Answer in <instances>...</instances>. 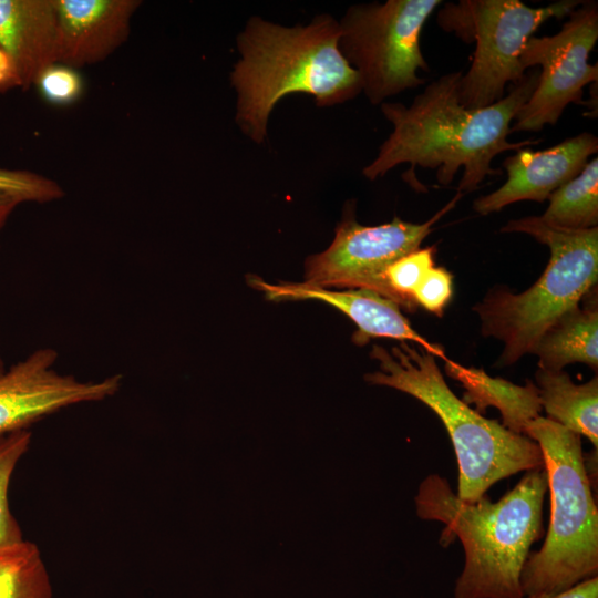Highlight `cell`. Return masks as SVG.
Returning <instances> with one entry per match:
<instances>
[{
  "label": "cell",
  "mask_w": 598,
  "mask_h": 598,
  "mask_svg": "<svg viewBox=\"0 0 598 598\" xmlns=\"http://www.w3.org/2000/svg\"><path fill=\"white\" fill-rule=\"evenodd\" d=\"M462 71L432 81L410 106L383 102L381 111L393 131L380 146L375 159L362 174L374 181L396 165L409 163L408 178L416 166L437 168V182L451 184L464 168L457 192L471 193L487 176L501 175L493 158L506 151L539 144L543 140L509 142L511 123L536 89L539 69L528 70L498 102L481 109H466L458 100Z\"/></svg>",
  "instance_id": "cell-1"
},
{
  "label": "cell",
  "mask_w": 598,
  "mask_h": 598,
  "mask_svg": "<svg viewBox=\"0 0 598 598\" xmlns=\"http://www.w3.org/2000/svg\"><path fill=\"white\" fill-rule=\"evenodd\" d=\"M548 489L544 467L527 471L499 501L458 498L439 474L426 476L414 497L416 515L445 525L440 543L460 539L465 553L454 598H525L520 574L532 545L543 534Z\"/></svg>",
  "instance_id": "cell-2"
},
{
  "label": "cell",
  "mask_w": 598,
  "mask_h": 598,
  "mask_svg": "<svg viewBox=\"0 0 598 598\" xmlns=\"http://www.w3.org/2000/svg\"><path fill=\"white\" fill-rule=\"evenodd\" d=\"M339 39V22L329 14L292 28L251 17L237 38L241 58L230 74L243 132L264 142L269 114L288 94L312 95L318 106L357 96L361 81L342 55Z\"/></svg>",
  "instance_id": "cell-3"
},
{
  "label": "cell",
  "mask_w": 598,
  "mask_h": 598,
  "mask_svg": "<svg viewBox=\"0 0 598 598\" xmlns=\"http://www.w3.org/2000/svg\"><path fill=\"white\" fill-rule=\"evenodd\" d=\"M371 357L380 370L365 374V381L408 393L441 419L457 460L460 499L475 503L498 481L544 467L535 441L471 409L452 392L434 355L423 348L401 341L388 352L374 344Z\"/></svg>",
  "instance_id": "cell-4"
},
{
  "label": "cell",
  "mask_w": 598,
  "mask_h": 598,
  "mask_svg": "<svg viewBox=\"0 0 598 598\" xmlns=\"http://www.w3.org/2000/svg\"><path fill=\"white\" fill-rule=\"evenodd\" d=\"M525 435L543 454L550 520L542 548L524 564L520 585L525 598L555 596L598 577V509L581 436L544 416L533 420Z\"/></svg>",
  "instance_id": "cell-5"
},
{
  "label": "cell",
  "mask_w": 598,
  "mask_h": 598,
  "mask_svg": "<svg viewBox=\"0 0 598 598\" xmlns=\"http://www.w3.org/2000/svg\"><path fill=\"white\" fill-rule=\"evenodd\" d=\"M501 231L527 234L550 251L547 267L530 288L513 293L497 287L473 308L483 336L504 343L497 364L511 365L533 353L542 336L597 287L598 227L561 229L528 216L509 220Z\"/></svg>",
  "instance_id": "cell-6"
},
{
  "label": "cell",
  "mask_w": 598,
  "mask_h": 598,
  "mask_svg": "<svg viewBox=\"0 0 598 598\" xmlns=\"http://www.w3.org/2000/svg\"><path fill=\"white\" fill-rule=\"evenodd\" d=\"M560 0L533 8L519 0H461L443 6L437 23L465 42H475L468 71L458 82V100L466 109L489 106L504 97L506 84H518L526 71L520 53L548 19H561L581 4Z\"/></svg>",
  "instance_id": "cell-7"
},
{
  "label": "cell",
  "mask_w": 598,
  "mask_h": 598,
  "mask_svg": "<svg viewBox=\"0 0 598 598\" xmlns=\"http://www.w3.org/2000/svg\"><path fill=\"white\" fill-rule=\"evenodd\" d=\"M441 4V0H388L348 8L339 22V49L372 104L425 83L417 75V70H430L420 37Z\"/></svg>",
  "instance_id": "cell-8"
},
{
  "label": "cell",
  "mask_w": 598,
  "mask_h": 598,
  "mask_svg": "<svg viewBox=\"0 0 598 598\" xmlns=\"http://www.w3.org/2000/svg\"><path fill=\"white\" fill-rule=\"evenodd\" d=\"M598 40V4L582 1L569 14L560 31L550 37H532L520 53L526 71L540 66L536 89L515 117L513 132H538L555 125L570 104L584 103V87L597 83L598 68L588 62Z\"/></svg>",
  "instance_id": "cell-9"
},
{
  "label": "cell",
  "mask_w": 598,
  "mask_h": 598,
  "mask_svg": "<svg viewBox=\"0 0 598 598\" xmlns=\"http://www.w3.org/2000/svg\"><path fill=\"white\" fill-rule=\"evenodd\" d=\"M462 196L457 192L422 224L394 217L386 224L364 226L355 220L352 208L347 209L329 248L307 259L305 283L322 288L369 289L393 300L385 280L386 269L399 258L419 249L436 221Z\"/></svg>",
  "instance_id": "cell-10"
},
{
  "label": "cell",
  "mask_w": 598,
  "mask_h": 598,
  "mask_svg": "<svg viewBox=\"0 0 598 598\" xmlns=\"http://www.w3.org/2000/svg\"><path fill=\"white\" fill-rule=\"evenodd\" d=\"M59 353L41 348L0 374V439L29 430L70 406L101 402L118 393L121 374L82 381L54 369Z\"/></svg>",
  "instance_id": "cell-11"
},
{
  "label": "cell",
  "mask_w": 598,
  "mask_h": 598,
  "mask_svg": "<svg viewBox=\"0 0 598 598\" xmlns=\"http://www.w3.org/2000/svg\"><path fill=\"white\" fill-rule=\"evenodd\" d=\"M597 152L598 138L588 132L542 151L519 148L502 162L507 181L493 193L476 198L473 208L481 215H487L520 200L543 203L558 187L576 177L589 156Z\"/></svg>",
  "instance_id": "cell-12"
},
{
  "label": "cell",
  "mask_w": 598,
  "mask_h": 598,
  "mask_svg": "<svg viewBox=\"0 0 598 598\" xmlns=\"http://www.w3.org/2000/svg\"><path fill=\"white\" fill-rule=\"evenodd\" d=\"M60 63L76 70L100 63L128 39L140 0H55Z\"/></svg>",
  "instance_id": "cell-13"
},
{
  "label": "cell",
  "mask_w": 598,
  "mask_h": 598,
  "mask_svg": "<svg viewBox=\"0 0 598 598\" xmlns=\"http://www.w3.org/2000/svg\"><path fill=\"white\" fill-rule=\"evenodd\" d=\"M252 285L262 290L269 299H315L336 307L358 326V331L352 337L358 344H365L371 338L377 337L409 340L434 357L448 359L441 346L429 342L412 328L398 303L373 290L333 291L305 282L271 285L260 279H254Z\"/></svg>",
  "instance_id": "cell-14"
},
{
  "label": "cell",
  "mask_w": 598,
  "mask_h": 598,
  "mask_svg": "<svg viewBox=\"0 0 598 598\" xmlns=\"http://www.w3.org/2000/svg\"><path fill=\"white\" fill-rule=\"evenodd\" d=\"M0 47L13 68L18 87L34 85L60 61V25L55 0H0Z\"/></svg>",
  "instance_id": "cell-15"
},
{
  "label": "cell",
  "mask_w": 598,
  "mask_h": 598,
  "mask_svg": "<svg viewBox=\"0 0 598 598\" xmlns=\"http://www.w3.org/2000/svg\"><path fill=\"white\" fill-rule=\"evenodd\" d=\"M445 372L465 389L464 403L475 404L480 414L489 406L496 408L502 415V425L513 433L525 435L527 425L540 416L538 389L530 380L525 385H517L450 359L445 360Z\"/></svg>",
  "instance_id": "cell-16"
},
{
  "label": "cell",
  "mask_w": 598,
  "mask_h": 598,
  "mask_svg": "<svg viewBox=\"0 0 598 598\" xmlns=\"http://www.w3.org/2000/svg\"><path fill=\"white\" fill-rule=\"evenodd\" d=\"M580 303L561 316L539 339L533 354L544 370H563L580 362L598 368V306L597 287Z\"/></svg>",
  "instance_id": "cell-17"
},
{
  "label": "cell",
  "mask_w": 598,
  "mask_h": 598,
  "mask_svg": "<svg viewBox=\"0 0 598 598\" xmlns=\"http://www.w3.org/2000/svg\"><path fill=\"white\" fill-rule=\"evenodd\" d=\"M547 419L586 436L598 450V379L575 384L563 370L538 369L535 374Z\"/></svg>",
  "instance_id": "cell-18"
},
{
  "label": "cell",
  "mask_w": 598,
  "mask_h": 598,
  "mask_svg": "<svg viewBox=\"0 0 598 598\" xmlns=\"http://www.w3.org/2000/svg\"><path fill=\"white\" fill-rule=\"evenodd\" d=\"M549 205L539 216L546 224L569 230L597 227L598 224V158L589 161L573 179L548 197Z\"/></svg>",
  "instance_id": "cell-19"
},
{
  "label": "cell",
  "mask_w": 598,
  "mask_h": 598,
  "mask_svg": "<svg viewBox=\"0 0 598 598\" xmlns=\"http://www.w3.org/2000/svg\"><path fill=\"white\" fill-rule=\"evenodd\" d=\"M52 585L40 548L24 539L0 553V598H52Z\"/></svg>",
  "instance_id": "cell-20"
},
{
  "label": "cell",
  "mask_w": 598,
  "mask_h": 598,
  "mask_svg": "<svg viewBox=\"0 0 598 598\" xmlns=\"http://www.w3.org/2000/svg\"><path fill=\"white\" fill-rule=\"evenodd\" d=\"M32 440L30 430L19 431L0 439V553L24 540L22 529L9 505V487L13 472L28 452Z\"/></svg>",
  "instance_id": "cell-21"
},
{
  "label": "cell",
  "mask_w": 598,
  "mask_h": 598,
  "mask_svg": "<svg viewBox=\"0 0 598 598\" xmlns=\"http://www.w3.org/2000/svg\"><path fill=\"white\" fill-rule=\"evenodd\" d=\"M435 247L419 248L394 261L385 271L386 285L394 302L413 312L417 306L413 292L434 265Z\"/></svg>",
  "instance_id": "cell-22"
},
{
  "label": "cell",
  "mask_w": 598,
  "mask_h": 598,
  "mask_svg": "<svg viewBox=\"0 0 598 598\" xmlns=\"http://www.w3.org/2000/svg\"><path fill=\"white\" fill-rule=\"evenodd\" d=\"M0 193L16 197L20 203L45 204L64 197V188L42 174L0 167Z\"/></svg>",
  "instance_id": "cell-23"
},
{
  "label": "cell",
  "mask_w": 598,
  "mask_h": 598,
  "mask_svg": "<svg viewBox=\"0 0 598 598\" xmlns=\"http://www.w3.org/2000/svg\"><path fill=\"white\" fill-rule=\"evenodd\" d=\"M34 85L48 103L65 106L78 102L84 94V80L79 71L63 63L47 68Z\"/></svg>",
  "instance_id": "cell-24"
},
{
  "label": "cell",
  "mask_w": 598,
  "mask_h": 598,
  "mask_svg": "<svg viewBox=\"0 0 598 598\" xmlns=\"http://www.w3.org/2000/svg\"><path fill=\"white\" fill-rule=\"evenodd\" d=\"M452 275L443 267H433L413 292L416 306L442 317L444 309L452 298Z\"/></svg>",
  "instance_id": "cell-25"
},
{
  "label": "cell",
  "mask_w": 598,
  "mask_h": 598,
  "mask_svg": "<svg viewBox=\"0 0 598 598\" xmlns=\"http://www.w3.org/2000/svg\"><path fill=\"white\" fill-rule=\"evenodd\" d=\"M537 598H598V577L581 581L558 595Z\"/></svg>",
  "instance_id": "cell-26"
},
{
  "label": "cell",
  "mask_w": 598,
  "mask_h": 598,
  "mask_svg": "<svg viewBox=\"0 0 598 598\" xmlns=\"http://www.w3.org/2000/svg\"><path fill=\"white\" fill-rule=\"evenodd\" d=\"M18 87L17 78L10 60L0 47V93Z\"/></svg>",
  "instance_id": "cell-27"
},
{
  "label": "cell",
  "mask_w": 598,
  "mask_h": 598,
  "mask_svg": "<svg viewBox=\"0 0 598 598\" xmlns=\"http://www.w3.org/2000/svg\"><path fill=\"white\" fill-rule=\"evenodd\" d=\"M19 204L21 203L16 197L0 193V229Z\"/></svg>",
  "instance_id": "cell-28"
},
{
  "label": "cell",
  "mask_w": 598,
  "mask_h": 598,
  "mask_svg": "<svg viewBox=\"0 0 598 598\" xmlns=\"http://www.w3.org/2000/svg\"><path fill=\"white\" fill-rule=\"evenodd\" d=\"M4 371H6L4 364H3L2 360L0 359V374H2Z\"/></svg>",
  "instance_id": "cell-29"
}]
</instances>
